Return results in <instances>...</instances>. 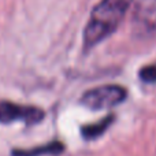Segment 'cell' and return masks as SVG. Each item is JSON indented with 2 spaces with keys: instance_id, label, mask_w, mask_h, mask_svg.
I'll return each instance as SVG.
<instances>
[{
  "instance_id": "5b68a950",
  "label": "cell",
  "mask_w": 156,
  "mask_h": 156,
  "mask_svg": "<svg viewBox=\"0 0 156 156\" xmlns=\"http://www.w3.org/2000/svg\"><path fill=\"white\" fill-rule=\"evenodd\" d=\"M112 121H114V116L110 115V116H107V118H104L103 121L97 122V123L83 126L82 129H81V134H82V137L85 138V140H94V138L100 137V136L108 129V126L112 123Z\"/></svg>"
},
{
  "instance_id": "8992f818",
  "label": "cell",
  "mask_w": 156,
  "mask_h": 156,
  "mask_svg": "<svg viewBox=\"0 0 156 156\" xmlns=\"http://www.w3.org/2000/svg\"><path fill=\"white\" fill-rule=\"evenodd\" d=\"M63 151V144L54 141V143H49L47 145L38 147L34 149H29V151H25V149H18V151H14L12 156H38V155H44V154H49V155H58Z\"/></svg>"
},
{
  "instance_id": "7a4b0ae2",
  "label": "cell",
  "mask_w": 156,
  "mask_h": 156,
  "mask_svg": "<svg viewBox=\"0 0 156 156\" xmlns=\"http://www.w3.org/2000/svg\"><path fill=\"white\" fill-rule=\"evenodd\" d=\"M127 96V92L121 85H101L89 89L82 97L81 103L90 110H104L121 104Z\"/></svg>"
},
{
  "instance_id": "6da1fadb",
  "label": "cell",
  "mask_w": 156,
  "mask_h": 156,
  "mask_svg": "<svg viewBox=\"0 0 156 156\" xmlns=\"http://www.w3.org/2000/svg\"><path fill=\"white\" fill-rule=\"evenodd\" d=\"M133 0H101L92 10L83 33L86 49L111 36L122 23Z\"/></svg>"
},
{
  "instance_id": "277c9868",
  "label": "cell",
  "mask_w": 156,
  "mask_h": 156,
  "mask_svg": "<svg viewBox=\"0 0 156 156\" xmlns=\"http://www.w3.org/2000/svg\"><path fill=\"white\" fill-rule=\"evenodd\" d=\"M44 118V111L33 105H22L11 101H0V122L11 123L22 121L26 125H34Z\"/></svg>"
},
{
  "instance_id": "52a82bcc",
  "label": "cell",
  "mask_w": 156,
  "mask_h": 156,
  "mask_svg": "<svg viewBox=\"0 0 156 156\" xmlns=\"http://www.w3.org/2000/svg\"><path fill=\"white\" fill-rule=\"evenodd\" d=\"M140 78L143 82L155 83L156 82V63L155 65L144 66V67L140 70Z\"/></svg>"
},
{
  "instance_id": "3957f363",
  "label": "cell",
  "mask_w": 156,
  "mask_h": 156,
  "mask_svg": "<svg viewBox=\"0 0 156 156\" xmlns=\"http://www.w3.org/2000/svg\"><path fill=\"white\" fill-rule=\"evenodd\" d=\"M133 30L138 37H156V0H137L133 15Z\"/></svg>"
}]
</instances>
